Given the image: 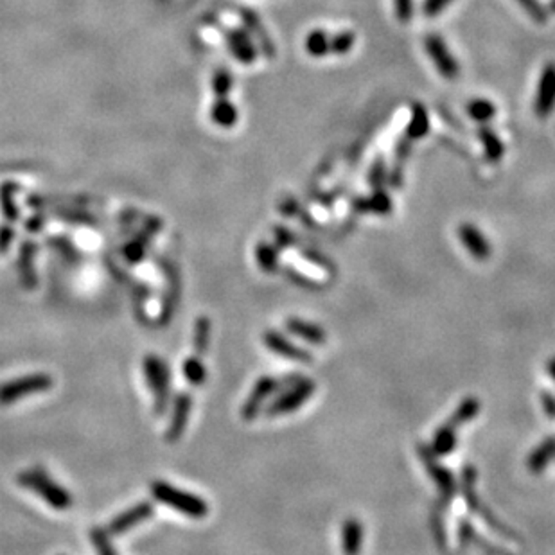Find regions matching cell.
I'll list each match as a JSON object with an SVG mask.
<instances>
[{
  "instance_id": "6da1fadb",
  "label": "cell",
  "mask_w": 555,
  "mask_h": 555,
  "mask_svg": "<svg viewBox=\"0 0 555 555\" xmlns=\"http://www.w3.org/2000/svg\"><path fill=\"white\" fill-rule=\"evenodd\" d=\"M19 484L24 489H29L34 494L44 498L47 505H51L56 511H67L72 507V494L65 491L61 485H58L53 478L49 477L44 469H27L19 474Z\"/></svg>"
},
{
  "instance_id": "7a4b0ae2",
  "label": "cell",
  "mask_w": 555,
  "mask_h": 555,
  "mask_svg": "<svg viewBox=\"0 0 555 555\" xmlns=\"http://www.w3.org/2000/svg\"><path fill=\"white\" fill-rule=\"evenodd\" d=\"M151 494H153L157 501L169 505L171 509L193 519H203L209 514V505L203 501V498L193 494V492L173 487L168 482H153L151 484Z\"/></svg>"
},
{
  "instance_id": "3957f363",
  "label": "cell",
  "mask_w": 555,
  "mask_h": 555,
  "mask_svg": "<svg viewBox=\"0 0 555 555\" xmlns=\"http://www.w3.org/2000/svg\"><path fill=\"white\" fill-rule=\"evenodd\" d=\"M144 376L148 387L155 397V412L162 415L168 408L169 390H171V372L162 358L155 355H148L144 358Z\"/></svg>"
},
{
  "instance_id": "277c9868",
  "label": "cell",
  "mask_w": 555,
  "mask_h": 555,
  "mask_svg": "<svg viewBox=\"0 0 555 555\" xmlns=\"http://www.w3.org/2000/svg\"><path fill=\"white\" fill-rule=\"evenodd\" d=\"M53 385V377L44 372L29 374V376L6 381V383L0 385V404H2V407H8V404H13V402H19L22 397H27V395L51 390Z\"/></svg>"
},
{
  "instance_id": "5b68a950",
  "label": "cell",
  "mask_w": 555,
  "mask_h": 555,
  "mask_svg": "<svg viewBox=\"0 0 555 555\" xmlns=\"http://www.w3.org/2000/svg\"><path fill=\"white\" fill-rule=\"evenodd\" d=\"M315 392H317V383L307 380V377H300L293 385H290V388L270 404L266 415L268 417H279V415L293 414L295 410L306 404V401Z\"/></svg>"
},
{
  "instance_id": "8992f818",
  "label": "cell",
  "mask_w": 555,
  "mask_h": 555,
  "mask_svg": "<svg viewBox=\"0 0 555 555\" xmlns=\"http://www.w3.org/2000/svg\"><path fill=\"white\" fill-rule=\"evenodd\" d=\"M417 453H419V457H421L422 462H424L428 474L433 478V482L437 484V487H439L440 494H442L444 503H447L451 498H453V494H455V491H457L455 478H453V474H451L449 471L446 469V467H442L439 462H437V455L433 453L432 449H429L428 446H424V444H419Z\"/></svg>"
},
{
  "instance_id": "52a82bcc",
  "label": "cell",
  "mask_w": 555,
  "mask_h": 555,
  "mask_svg": "<svg viewBox=\"0 0 555 555\" xmlns=\"http://www.w3.org/2000/svg\"><path fill=\"white\" fill-rule=\"evenodd\" d=\"M424 47H426V53H428V56L432 58V61L435 63L437 71H439V74L442 76V78L446 79L459 78L460 74L459 61L451 56L449 49H447V45L444 44L442 38L437 36V34H429V36H426L424 40Z\"/></svg>"
},
{
  "instance_id": "ba28073f",
  "label": "cell",
  "mask_w": 555,
  "mask_h": 555,
  "mask_svg": "<svg viewBox=\"0 0 555 555\" xmlns=\"http://www.w3.org/2000/svg\"><path fill=\"white\" fill-rule=\"evenodd\" d=\"M280 387H284L282 380H275V377H270V376L261 377V380L255 383L254 390L250 392L245 407L241 408V417L245 419V421H254V419L259 415V412H261L266 399H268L272 394H275Z\"/></svg>"
},
{
  "instance_id": "9c48e42d",
  "label": "cell",
  "mask_w": 555,
  "mask_h": 555,
  "mask_svg": "<svg viewBox=\"0 0 555 555\" xmlns=\"http://www.w3.org/2000/svg\"><path fill=\"white\" fill-rule=\"evenodd\" d=\"M555 106V65L548 63L543 68L539 78V85H537L536 93V113L537 117L544 119L551 113Z\"/></svg>"
},
{
  "instance_id": "30bf717a",
  "label": "cell",
  "mask_w": 555,
  "mask_h": 555,
  "mask_svg": "<svg viewBox=\"0 0 555 555\" xmlns=\"http://www.w3.org/2000/svg\"><path fill=\"white\" fill-rule=\"evenodd\" d=\"M151 516H153V505H151V503H137V505H133V507L128 509V511L121 512L116 519L110 521L108 532L112 534V536H121V534L128 532V530H131L133 526L148 521Z\"/></svg>"
},
{
  "instance_id": "8fae6325",
  "label": "cell",
  "mask_w": 555,
  "mask_h": 555,
  "mask_svg": "<svg viewBox=\"0 0 555 555\" xmlns=\"http://www.w3.org/2000/svg\"><path fill=\"white\" fill-rule=\"evenodd\" d=\"M190 408H193V397L187 392L176 395L175 402H173V415L171 422L168 426V433H166V440L168 442H178L180 437L185 432V426L190 417Z\"/></svg>"
},
{
  "instance_id": "7c38bea8",
  "label": "cell",
  "mask_w": 555,
  "mask_h": 555,
  "mask_svg": "<svg viewBox=\"0 0 555 555\" xmlns=\"http://www.w3.org/2000/svg\"><path fill=\"white\" fill-rule=\"evenodd\" d=\"M263 340H265V345L268 347L270 350H273L275 355H279L280 358L293 360V362H300V363L313 362V356H311L306 349L293 345V343H291L287 338H284L280 332L268 331L265 332Z\"/></svg>"
},
{
  "instance_id": "4fadbf2b",
  "label": "cell",
  "mask_w": 555,
  "mask_h": 555,
  "mask_svg": "<svg viewBox=\"0 0 555 555\" xmlns=\"http://www.w3.org/2000/svg\"><path fill=\"white\" fill-rule=\"evenodd\" d=\"M459 238L460 241H462V245L466 246L467 252H469L477 261H487V259L491 258V245H489L487 238H485L474 225H460Z\"/></svg>"
},
{
  "instance_id": "5bb4252c",
  "label": "cell",
  "mask_w": 555,
  "mask_h": 555,
  "mask_svg": "<svg viewBox=\"0 0 555 555\" xmlns=\"http://www.w3.org/2000/svg\"><path fill=\"white\" fill-rule=\"evenodd\" d=\"M286 327L291 335L306 340V342L313 343V345H324L325 338H327V335H325V331L320 325L300 320V318H290V320L286 322Z\"/></svg>"
},
{
  "instance_id": "9a60e30c",
  "label": "cell",
  "mask_w": 555,
  "mask_h": 555,
  "mask_svg": "<svg viewBox=\"0 0 555 555\" xmlns=\"http://www.w3.org/2000/svg\"><path fill=\"white\" fill-rule=\"evenodd\" d=\"M363 544V525L350 518L342 525V548L345 555H358Z\"/></svg>"
},
{
  "instance_id": "2e32d148",
  "label": "cell",
  "mask_w": 555,
  "mask_h": 555,
  "mask_svg": "<svg viewBox=\"0 0 555 555\" xmlns=\"http://www.w3.org/2000/svg\"><path fill=\"white\" fill-rule=\"evenodd\" d=\"M555 459V437H548L544 442H541L536 449L530 453L529 460H526V467L532 471L534 474L543 473L544 467Z\"/></svg>"
},
{
  "instance_id": "e0dca14e",
  "label": "cell",
  "mask_w": 555,
  "mask_h": 555,
  "mask_svg": "<svg viewBox=\"0 0 555 555\" xmlns=\"http://www.w3.org/2000/svg\"><path fill=\"white\" fill-rule=\"evenodd\" d=\"M355 207L356 210L362 214L374 213V214H381V216H387V214H390L392 210V201H390V196H388L385 190L376 189V193H374L370 198H360V200H356Z\"/></svg>"
},
{
  "instance_id": "ac0fdd59",
  "label": "cell",
  "mask_w": 555,
  "mask_h": 555,
  "mask_svg": "<svg viewBox=\"0 0 555 555\" xmlns=\"http://www.w3.org/2000/svg\"><path fill=\"white\" fill-rule=\"evenodd\" d=\"M457 447V428H453L451 424H444L437 429L435 437H433L432 451L437 457H446L449 455L451 451Z\"/></svg>"
},
{
  "instance_id": "d6986e66",
  "label": "cell",
  "mask_w": 555,
  "mask_h": 555,
  "mask_svg": "<svg viewBox=\"0 0 555 555\" xmlns=\"http://www.w3.org/2000/svg\"><path fill=\"white\" fill-rule=\"evenodd\" d=\"M429 130V119H428V112L422 105L415 103L412 106V117L410 123H408L407 128V138L408 141H419V138L424 137Z\"/></svg>"
},
{
  "instance_id": "ffe728a7",
  "label": "cell",
  "mask_w": 555,
  "mask_h": 555,
  "mask_svg": "<svg viewBox=\"0 0 555 555\" xmlns=\"http://www.w3.org/2000/svg\"><path fill=\"white\" fill-rule=\"evenodd\" d=\"M478 138H480L482 146H484L485 157H487L489 161L491 162L501 161L505 148H503V142L499 141V137L491 130V128L480 126V130H478Z\"/></svg>"
},
{
  "instance_id": "44dd1931",
  "label": "cell",
  "mask_w": 555,
  "mask_h": 555,
  "mask_svg": "<svg viewBox=\"0 0 555 555\" xmlns=\"http://www.w3.org/2000/svg\"><path fill=\"white\" fill-rule=\"evenodd\" d=\"M480 412V401L477 397H466L462 402H460V407L457 408L455 414L451 415V419L447 421V424H451L453 428H460L466 422H471Z\"/></svg>"
},
{
  "instance_id": "7402d4cb",
  "label": "cell",
  "mask_w": 555,
  "mask_h": 555,
  "mask_svg": "<svg viewBox=\"0 0 555 555\" xmlns=\"http://www.w3.org/2000/svg\"><path fill=\"white\" fill-rule=\"evenodd\" d=\"M306 51L313 58H324L331 53V36L325 31H311L306 38Z\"/></svg>"
},
{
  "instance_id": "603a6c76",
  "label": "cell",
  "mask_w": 555,
  "mask_h": 555,
  "mask_svg": "<svg viewBox=\"0 0 555 555\" xmlns=\"http://www.w3.org/2000/svg\"><path fill=\"white\" fill-rule=\"evenodd\" d=\"M182 372L185 376V380L189 381L193 387H201V385L205 383L207 380V370L205 365L201 363V360L198 358H189L183 362Z\"/></svg>"
},
{
  "instance_id": "cb8c5ba5",
  "label": "cell",
  "mask_w": 555,
  "mask_h": 555,
  "mask_svg": "<svg viewBox=\"0 0 555 555\" xmlns=\"http://www.w3.org/2000/svg\"><path fill=\"white\" fill-rule=\"evenodd\" d=\"M209 338H210V322L207 317H200L194 324V338H193V347L198 355H203L209 347Z\"/></svg>"
},
{
  "instance_id": "d4e9b609",
  "label": "cell",
  "mask_w": 555,
  "mask_h": 555,
  "mask_svg": "<svg viewBox=\"0 0 555 555\" xmlns=\"http://www.w3.org/2000/svg\"><path fill=\"white\" fill-rule=\"evenodd\" d=\"M467 113H469L477 123L485 124L487 121H491L492 117H494L496 106L487 99H474L467 105Z\"/></svg>"
},
{
  "instance_id": "484cf974",
  "label": "cell",
  "mask_w": 555,
  "mask_h": 555,
  "mask_svg": "<svg viewBox=\"0 0 555 555\" xmlns=\"http://www.w3.org/2000/svg\"><path fill=\"white\" fill-rule=\"evenodd\" d=\"M258 263L263 272L273 273L277 270V250L270 245H259Z\"/></svg>"
},
{
  "instance_id": "4316f807",
  "label": "cell",
  "mask_w": 555,
  "mask_h": 555,
  "mask_svg": "<svg viewBox=\"0 0 555 555\" xmlns=\"http://www.w3.org/2000/svg\"><path fill=\"white\" fill-rule=\"evenodd\" d=\"M355 41L356 38L350 31H343V33L335 34V36H331V53L347 54L350 49L355 47Z\"/></svg>"
},
{
  "instance_id": "83f0119b",
  "label": "cell",
  "mask_w": 555,
  "mask_h": 555,
  "mask_svg": "<svg viewBox=\"0 0 555 555\" xmlns=\"http://www.w3.org/2000/svg\"><path fill=\"white\" fill-rule=\"evenodd\" d=\"M90 537H92V543H93V548L97 550V555H117L116 550H113L112 543L108 541V534H106L105 530L93 529L92 534H90Z\"/></svg>"
},
{
  "instance_id": "f1b7e54d",
  "label": "cell",
  "mask_w": 555,
  "mask_h": 555,
  "mask_svg": "<svg viewBox=\"0 0 555 555\" xmlns=\"http://www.w3.org/2000/svg\"><path fill=\"white\" fill-rule=\"evenodd\" d=\"M442 512H444V505H442V509L437 507L435 511H433V516H432L433 536H435L437 543H439V546H440V548H442L444 544H446V532H444V518H442Z\"/></svg>"
},
{
  "instance_id": "f546056e",
  "label": "cell",
  "mask_w": 555,
  "mask_h": 555,
  "mask_svg": "<svg viewBox=\"0 0 555 555\" xmlns=\"http://www.w3.org/2000/svg\"><path fill=\"white\" fill-rule=\"evenodd\" d=\"M516 2H518L536 22H544V20H546V11H544L543 6H541L537 0H516Z\"/></svg>"
},
{
  "instance_id": "4dcf8cb0",
  "label": "cell",
  "mask_w": 555,
  "mask_h": 555,
  "mask_svg": "<svg viewBox=\"0 0 555 555\" xmlns=\"http://www.w3.org/2000/svg\"><path fill=\"white\" fill-rule=\"evenodd\" d=\"M395 16L401 22H408L414 15V0H394Z\"/></svg>"
},
{
  "instance_id": "1f68e13d",
  "label": "cell",
  "mask_w": 555,
  "mask_h": 555,
  "mask_svg": "<svg viewBox=\"0 0 555 555\" xmlns=\"http://www.w3.org/2000/svg\"><path fill=\"white\" fill-rule=\"evenodd\" d=\"M451 2H453V0H424V4H422V13L432 19V16L440 15L442 9H446Z\"/></svg>"
},
{
  "instance_id": "d6a6232c",
  "label": "cell",
  "mask_w": 555,
  "mask_h": 555,
  "mask_svg": "<svg viewBox=\"0 0 555 555\" xmlns=\"http://www.w3.org/2000/svg\"><path fill=\"white\" fill-rule=\"evenodd\" d=\"M385 176H387V171H385L383 162L377 161L376 164H374V168L370 169V183H372L376 189H380L385 183Z\"/></svg>"
},
{
  "instance_id": "836d02e7",
  "label": "cell",
  "mask_w": 555,
  "mask_h": 555,
  "mask_svg": "<svg viewBox=\"0 0 555 555\" xmlns=\"http://www.w3.org/2000/svg\"><path fill=\"white\" fill-rule=\"evenodd\" d=\"M541 404H543V408H544V412H546L548 417L555 419V395L544 390L543 394H541Z\"/></svg>"
},
{
  "instance_id": "e575fe53",
  "label": "cell",
  "mask_w": 555,
  "mask_h": 555,
  "mask_svg": "<svg viewBox=\"0 0 555 555\" xmlns=\"http://www.w3.org/2000/svg\"><path fill=\"white\" fill-rule=\"evenodd\" d=\"M287 277H290L293 282H297L298 286L302 287H307V290H322L320 286H317V282L311 279H307V277L300 275V273H295V272H287Z\"/></svg>"
},
{
  "instance_id": "d590c367",
  "label": "cell",
  "mask_w": 555,
  "mask_h": 555,
  "mask_svg": "<svg viewBox=\"0 0 555 555\" xmlns=\"http://www.w3.org/2000/svg\"><path fill=\"white\" fill-rule=\"evenodd\" d=\"M306 258L310 259V261H313L315 265L322 266V268H329L332 272L335 270V266H332V263L329 261L327 258H324V255H320L318 252H306Z\"/></svg>"
},
{
  "instance_id": "8d00e7d4",
  "label": "cell",
  "mask_w": 555,
  "mask_h": 555,
  "mask_svg": "<svg viewBox=\"0 0 555 555\" xmlns=\"http://www.w3.org/2000/svg\"><path fill=\"white\" fill-rule=\"evenodd\" d=\"M277 239H279V245L280 246H290L291 241H293V238H291L290 232L286 230H277Z\"/></svg>"
},
{
  "instance_id": "74e56055",
  "label": "cell",
  "mask_w": 555,
  "mask_h": 555,
  "mask_svg": "<svg viewBox=\"0 0 555 555\" xmlns=\"http://www.w3.org/2000/svg\"><path fill=\"white\" fill-rule=\"evenodd\" d=\"M548 372H550V376L554 377L555 381V358H551L550 362H548Z\"/></svg>"
},
{
  "instance_id": "f35d334b",
  "label": "cell",
  "mask_w": 555,
  "mask_h": 555,
  "mask_svg": "<svg viewBox=\"0 0 555 555\" xmlns=\"http://www.w3.org/2000/svg\"><path fill=\"white\" fill-rule=\"evenodd\" d=\"M550 9H551V11H555V0H554V2H551V6H550Z\"/></svg>"
}]
</instances>
